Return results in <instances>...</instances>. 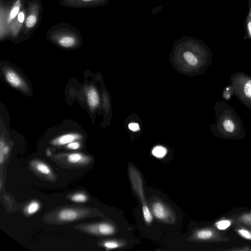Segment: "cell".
Instances as JSON below:
<instances>
[{
  "mask_svg": "<svg viewBox=\"0 0 251 251\" xmlns=\"http://www.w3.org/2000/svg\"><path fill=\"white\" fill-rule=\"evenodd\" d=\"M214 110L216 122L211 126V129L215 136L230 139H240L245 137L242 119L226 101L216 102Z\"/></svg>",
  "mask_w": 251,
  "mask_h": 251,
  "instance_id": "1",
  "label": "cell"
},
{
  "mask_svg": "<svg viewBox=\"0 0 251 251\" xmlns=\"http://www.w3.org/2000/svg\"><path fill=\"white\" fill-rule=\"evenodd\" d=\"M229 84L233 88L234 96L251 111V75L235 72L230 76Z\"/></svg>",
  "mask_w": 251,
  "mask_h": 251,
  "instance_id": "2",
  "label": "cell"
},
{
  "mask_svg": "<svg viewBox=\"0 0 251 251\" xmlns=\"http://www.w3.org/2000/svg\"><path fill=\"white\" fill-rule=\"evenodd\" d=\"M77 31L68 27H53L49 31L48 37L63 48L71 49L77 46L80 41Z\"/></svg>",
  "mask_w": 251,
  "mask_h": 251,
  "instance_id": "3",
  "label": "cell"
},
{
  "mask_svg": "<svg viewBox=\"0 0 251 251\" xmlns=\"http://www.w3.org/2000/svg\"><path fill=\"white\" fill-rule=\"evenodd\" d=\"M22 0H15L12 4L6 7L0 1V39L8 35L10 25L21 10Z\"/></svg>",
  "mask_w": 251,
  "mask_h": 251,
  "instance_id": "4",
  "label": "cell"
},
{
  "mask_svg": "<svg viewBox=\"0 0 251 251\" xmlns=\"http://www.w3.org/2000/svg\"><path fill=\"white\" fill-rule=\"evenodd\" d=\"M129 171L133 188L142 201V211L144 220L146 223H150L152 221V216L144 198L142 179L138 172L132 167H129Z\"/></svg>",
  "mask_w": 251,
  "mask_h": 251,
  "instance_id": "5",
  "label": "cell"
},
{
  "mask_svg": "<svg viewBox=\"0 0 251 251\" xmlns=\"http://www.w3.org/2000/svg\"><path fill=\"white\" fill-rule=\"evenodd\" d=\"M40 12V6L36 0L28 3L27 14L24 23V31L27 32L35 27L37 24Z\"/></svg>",
  "mask_w": 251,
  "mask_h": 251,
  "instance_id": "6",
  "label": "cell"
},
{
  "mask_svg": "<svg viewBox=\"0 0 251 251\" xmlns=\"http://www.w3.org/2000/svg\"><path fill=\"white\" fill-rule=\"evenodd\" d=\"M109 0H60L59 3L67 7L85 8L106 5Z\"/></svg>",
  "mask_w": 251,
  "mask_h": 251,
  "instance_id": "7",
  "label": "cell"
},
{
  "mask_svg": "<svg viewBox=\"0 0 251 251\" xmlns=\"http://www.w3.org/2000/svg\"><path fill=\"white\" fill-rule=\"evenodd\" d=\"M26 18L25 9H22L9 26L8 35L16 38L24 25Z\"/></svg>",
  "mask_w": 251,
  "mask_h": 251,
  "instance_id": "8",
  "label": "cell"
},
{
  "mask_svg": "<svg viewBox=\"0 0 251 251\" xmlns=\"http://www.w3.org/2000/svg\"><path fill=\"white\" fill-rule=\"evenodd\" d=\"M86 229L91 233L101 235H111L115 231L114 227L107 223L89 225L86 227Z\"/></svg>",
  "mask_w": 251,
  "mask_h": 251,
  "instance_id": "9",
  "label": "cell"
},
{
  "mask_svg": "<svg viewBox=\"0 0 251 251\" xmlns=\"http://www.w3.org/2000/svg\"><path fill=\"white\" fill-rule=\"evenodd\" d=\"M4 76L7 82L12 87L16 88L24 87L25 84L23 79L15 71L7 69L4 72Z\"/></svg>",
  "mask_w": 251,
  "mask_h": 251,
  "instance_id": "10",
  "label": "cell"
},
{
  "mask_svg": "<svg viewBox=\"0 0 251 251\" xmlns=\"http://www.w3.org/2000/svg\"><path fill=\"white\" fill-rule=\"evenodd\" d=\"M81 135L76 133H69L61 135L53 139L51 144L54 146H62L81 138Z\"/></svg>",
  "mask_w": 251,
  "mask_h": 251,
  "instance_id": "11",
  "label": "cell"
},
{
  "mask_svg": "<svg viewBox=\"0 0 251 251\" xmlns=\"http://www.w3.org/2000/svg\"><path fill=\"white\" fill-rule=\"evenodd\" d=\"M86 98L88 104L92 109L96 108L99 103L100 99L96 89L91 86L87 91Z\"/></svg>",
  "mask_w": 251,
  "mask_h": 251,
  "instance_id": "12",
  "label": "cell"
},
{
  "mask_svg": "<svg viewBox=\"0 0 251 251\" xmlns=\"http://www.w3.org/2000/svg\"><path fill=\"white\" fill-rule=\"evenodd\" d=\"M79 216L77 211L72 209H65L59 213L58 218L62 221H71L77 219Z\"/></svg>",
  "mask_w": 251,
  "mask_h": 251,
  "instance_id": "13",
  "label": "cell"
},
{
  "mask_svg": "<svg viewBox=\"0 0 251 251\" xmlns=\"http://www.w3.org/2000/svg\"><path fill=\"white\" fill-rule=\"evenodd\" d=\"M152 211L154 216L158 219H165L168 216L167 209L159 202H155L152 204Z\"/></svg>",
  "mask_w": 251,
  "mask_h": 251,
  "instance_id": "14",
  "label": "cell"
},
{
  "mask_svg": "<svg viewBox=\"0 0 251 251\" xmlns=\"http://www.w3.org/2000/svg\"><path fill=\"white\" fill-rule=\"evenodd\" d=\"M214 236V231L210 229H202L199 230L195 233L196 238L201 240H207L211 239Z\"/></svg>",
  "mask_w": 251,
  "mask_h": 251,
  "instance_id": "15",
  "label": "cell"
},
{
  "mask_svg": "<svg viewBox=\"0 0 251 251\" xmlns=\"http://www.w3.org/2000/svg\"><path fill=\"white\" fill-rule=\"evenodd\" d=\"M67 159L71 163H81L85 160V157L79 153H73L68 155Z\"/></svg>",
  "mask_w": 251,
  "mask_h": 251,
  "instance_id": "16",
  "label": "cell"
},
{
  "mask_svg": "<svg viewBox=\"0 0 251 251\" xmlns=\"http://www.w3.org/2000/svg\"><path fill=\"white\" fill-rule=\"evenodd\" d=\"M233 95V87L230 84L226 85L223 89L222 98L225 101H229Z\"/></svg>",
  "mask_w": 251,
  "mask_h": 251,
  "instance_id": "17",
  "label": "cell"
},
{
  "mask_svg": "<svg viewBox=\"0 0 251 251\" xmlns=\"http://www.w3.org/2000/svg\"><path fill=\"white\" fill-rule=\"evenodd\" d=\"M167 153V150L165 148L158 146L155 147L152 150V154L156 158H163Z\"/></svg>",
  "mask_w": 251,
  "mask_h": 251,
  "instance_id": "18",
  "label": "cell"
},
{
  "mask_svg": "<svg viewBox=\"0 0 251 251\" xmlns=\"http://www.w3.org/2000/svg\"><path fill=\"white\" fill-rule=\"evenodd\" d=\"M36 169L40 173L47 175L51 173L50 168L46 164L38 162L35 166Z\"/></svg>",
  "mask_w": 251,
  "mask_h": 251,
  "instance_id": "19",
  "label": "cell"
},
{
  "mask_svg": "<svg viewBox=\"0 0 251 251\" xmlns=\"http://www.w3.org/2000/svg\"><path fill=\"white\" fill-rule=\"evenodd\" d=\"M40 204L37 201H32L30 203L26 208V211L29 215H31L36 212L39 209Z\"/></svg>",
  "mask_w": 251,
  "mask_h": 251,
  "instance_id": "20",
  "label": "cell"
},
{
  "mask_svg": "<svg viewBox=\"0 0 251 251\" xmlns=\"http://www.w3.org/2000/svg\"><path fill=\"white\" fill-rule=\"evenodd\" d=\"M9 147L4 145V143L2 139L0 142V163L1 164L4 161V155L7 154L9 152Z\"/></svg>",
  "mask_w": 251,
  "mask_h": 251,
  "instance_id": "21",
  "label": "cell"
},
{
  "mask_svg": "<svg viewBox=\"0 0 251 251\" xmlns=\"http://www.w3.org/2000/svg\"><path fill=\"white\" fill-rule=\"evenodd\" d=\"M231 224L230 221L228 220H222L215 223L216 227L220 230H225Z\"/></svg>",
  "mask_w": 251,
  "mask_h": 251,
  "instance_id": "22",
  "label": "cell"
},
{
  "mask_svg": "<svg viewBox=\"0 0 251 251\" xmlns=\"http://www.w3.org/2000/svg\"><path fill=\"white\" fill-rule=\"evenodd\" d=\"M237 232L242 238L251 241V231L244 228H239Z\"/></svg>",
  "mask_w": 251,
  "mask_h": 251,
  "instance_id": "23",
  "label": "cell"
},
{
  "mask_svg": "<svg viewBox=\"0 0 251 251\" xmlns=\"http://www.w3.org/2000/svg\"><path fill=\"white\" fill-rule=\"evenodd\" d=\"M239 220L242 223L251 226V213L244 214L240 217Z\"/></svg>",
  "mask_w": 251,
  "mask_h": 251,
  "instance_id": "24",
  "label": "cell"
},
{
  "mask_svg": "<svg viewBox=\"0 0 251 251\" xmlns=\"http://www.w3.org/2000/svg\"><path fill=\"white\" fill-rule=\"evenodd\" d=\"M71 200L76 202H84L86 201L87 197L83 194H76L71 197Z\"/></svg>",
  "mask_w": 251,
  "mask_h": 251,
  "instance_id": "25",
  "label": "cell"
},
{
  "mask_svg": "<svg viewBox=\"0 0 251 251\" xmlns=\"http://www.w3.org/2000/svg\"><path fill=\"white\" fill-rule=\"evenodd\" d=\"M103 246L107 250H110L119 248L120 246V244L115 241H107L104 242Z\"/></svg>",
  "mask_w": 251,
  "mask_h": 251,
  "instance_id": "26",
  "label": "cell"
},
{
  "mask_svg": "<svg viewBox=\"0 0 251 251\" xmlns=\"http://www.w3.org/2000/svg\"><path fill=\"white\" fill-rule=\"evenodd\" d=\"M80 147V144L77 142H72L67 144L66 147L71 150H77Z\"/></svg>",
  "mask_w": 251,
  "mask_h": 251,
  "instance_id": "27",
  "label": "cell"
},
{
  "mask_svg": "<svg viewBox=\"0 0 251 251\" xmlns=\"http://www.w3.org/2000/svg\"><path fill=\"white\" fill-rule=\"evenodd\" d=\"M128 128L132 131H137L139 129V126L137 123H130L128 125Z\"/></svg>",
  "mask_w": 251,
  "mask_h": 251,
  "instance_id": "28",
  "label": "cell"
}]
</instances>
